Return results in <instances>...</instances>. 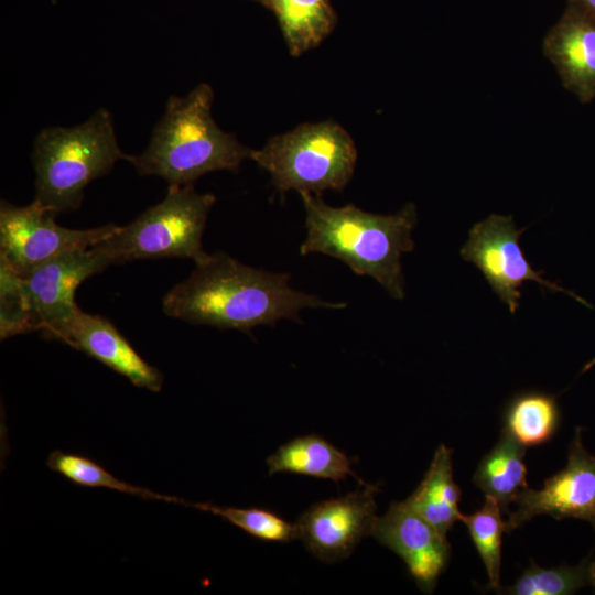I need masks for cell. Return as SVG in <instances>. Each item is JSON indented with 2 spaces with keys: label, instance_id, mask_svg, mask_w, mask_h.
Wrapping results in <instances>:
<instances>
[{
  "label": "cell",
  "instance_id": "1",
  "mask_svg": "<svg viewBox=\"0 0 595 595\" xmlns=\"http://www.w3.org/2000/svg\"><path fill=\"white\" fill-rule=\"evenodd\" d=\"M195 264L190 277L164 295L165 315L249 334L280 320L301 322L300 313L305 309L347 306L293 289L288 273L253 268L225 252L208 255Z\"/></svg>",
  "mask_w": 595,
  "mask_h": 595
},
{
  "label": "cell",
  "instance_id": "2",
  "mask_svg": "<svg viewBox=\"0 0 595 595\" xmlns=\"http://www.w3.org/2000/svg\"><path fill=\"white\" fill-rule=\"evenodd\" d=\"M306 236L300 253H323L347 264L357 275L380 283L397 300L404 298L401 256L414 249L418 221L413 203L393 215L365 212L353 204L334 207L321 195L302 192Z\"/></svg>",
  "mask_w": 595,
  "mask_h": 595
},
{
  "label": "cell",
  "instance_id": "3",
  "mask_svg": "<svg viewBox=\"0 0 595 595\" xmlns=\"http://www.w3.org/2000/svg\"><path fill=\"white\" fill-rule=\"evenodd\" d=\"M213 88L197 84L185 97L170 96L147 149L129 155L137 173L187 186L214 171L237 172L251 149L221 130L212 117Z\"/></svg>",
  "mask_w": 595,
  "mask_h": 595
},
{
  "label": "cell",
  "instance_id": "4",
  "mask_svg": "<svg viewBox=\"0 0 595 595\" xmlns=\"http://www.w3.org/2000/svg\"><path fill=\"white\" fill-rule=\"evenodd\" d=\"M32 163L35 201L54 214L79 208L85 187L127 161L117 142L111 113L98 109L71 128L46 127L36 136Z\"/></svg>",
  "mask_w": 595,
  "mask_h": 595
},
{
  "label": "cell",
  "instance_id": "5",
  "mask_svg": "<svg viewBox=\"0 0 595 595\" xmlns=\"http://www.w3.org/2000/svg\"><path fill=\"white\" fill-rule=\"evenodd\" d=\"M357 158L351 136L332 119L299 125L271 137L250 154L279 192L315 195L343 191L354 175Z\"/></svg>",
  "mask_w": 595,
  "mask_h": 595
},
{
  "label": "cell",
  "instance_id": "6",
  "mask_svg": "<svg viewBox=\"0 0 595 595\" xmlns=\"http://www.w3.org/2000/svg\"><path fill=\"white\" fill-rule=\"evenodd\" d=\"M215 202V195L201 194L193 185H169L160 203L94 248L109 264L158 258H190L198 263L208 256L202 238Z\"/></svg>",
  "mask_w": 595,
  "mask_h": 595
},
{
  "label": "cell",
  "instance_id": "7",
  "mask_svg": "<svg viewBox=\"0 0 595 595\" xmlns=\"http://www.w3.org/2000/svg\"><path fill=\"white\" fill-rule=\"evenodd\" d=\"M55 216L35 199L26 206L1 201V257L19 275L23 277L62 255L95 247L120 227L108 224L89 229H69L56 224Z\"/></svg>",
  "mask_w": 595,
  "mask_h": 595
},
{
  "label": "cell",
  "instance_id": "8",
  "mask_svg": "<svg viewBox=\"0 0 595 595\" xmlns=\"http://www.w3.org/2000/svg\"><path fill=\"white\" fill-rule=\"evenodd\" d=\"M524 230L516 227L512 216L491 214L470 228L468 239L461 248V256L482 272L491 290L512 314L519 307L520 288L527 281L537 282L552 292H564L591 307L585 300L543 279V272L531 267L519 245Z\"/></svg>",
  "mask_w": 595,
  "mask_h": 595
},
{
  "label": "cell",
  "instance_id": "9",
  "mask_svg": "<svg viewBox=\"0 0 595 595\" xmlns=\"http://www.w3.org/2000/svg\"><path fill=\"white\" fill-rule=\"evenodd\" d=\"M508 512V533L539 515L558 520L575 518L589 522L595 530V455L582 442V428H576L570 444L567 464L544 480L541 489L527 488Z\"/></svg>",
  "mask_w": 595,
  "mask_h": 595
},
{
  "label": "cell",
  "instance_id": "10",
  "mask_svg": "<svg viewBox=\"0 0 595 595\" xmlns=\"http://www.w3.org/2000/svg\"><path fill=\"white\" fill-rule=\"evenodd\" d=\"M108 266L91 247L56 257L21 277L33 329L48 339L79 309L75 302L79 284Z\"/></svg>",
  "mask_w": 595,
  "mask_h": 595
},
{
  "label": "cell",
  "instance_id": "11",
  "mask_svg": "<svg viewBox=\"0 0 595 595\" xmlns=\"http://www.w3.org/2000/svg\"><path fill=\"white\" fill-rule=\"evenodd\" d=\"M378 487L365 485L338 498L310 507L295 522L306 549L324 562L347 558L363 538L371 536Z\"/></svg>",
  "mask_w": 595,
  "mask_h": 595
},
{
  "label": "cell",
  "instance_id": "12",
  "mask_svg": "<svg viewBox=\"0 0 595 595\" xmlns=\"http://www.w3.org/2000/svg\"><path fill=\"white\" fill-rule=\"evenodd\" d=\"M371 536L404 561L421 591L434 589L450 561L451 547L447 538L405 500L392 502L376 518Z\"/></svg>",
  "mask_w": 595,
  "mask_h": 595
},
{
  "label": "cell",
  "instance_id": "13",
  "mask_svg": "<svg viewBox=\"0 0 595 595\" xmlns=\"http://www.w3.org/2000/svg\"><path fill=\"white\" fill-rule=\"evenodd\" d=\"M48 339L63 342L113 371L125 376L132 385L158 392L164 377L148 364L111 322L80 309Z\"/></svg>",
  "mask_w": 595,
  "mask_h": 595
},
{
  "label": "cell",
  "instance_id": "14",
  "mask_svg": "<svg viewBox=\"0 0 595 595\" xmlns=\"http://www.w3.org/2000/svg\"><path fill=\"white\" fill-rule=\"evenodd\" d=\"M543 51L563 86L581 102L595 99V15L567 3L560 20L550 29Z\"/></svg>",
  "mask_w": 595,
  "mask_h": 595
},
{
  "label": "cell",
  "instance_id": "15",
  "mask_svg": "<svg viewBox=\"0 0 595 595\" xmlns=\"http://www.w3.org/2000/svg\"><path fill=\"white\" fill-rule=\"evenodd\" d=\"M273 13L291 56L317 47L332 34L338 17L331 0H250Z\"/></svg>",
  "mask_w": 595,
  "mask_h": 595
},
{
  "label": "cell",
  "instance_id": "16",
  "mask_svg": "<svg viewBox=\"0 0 595 595\" xmlns=\"http://www.w3.org/2000/svg\"><path fill=\"white\" fill-rule=\"evenodd\" d=\"M459 498L461 490L453 478L452 450L441 444L422 482L405 501L446 537L454 523L461 521Z\"/></svg>",
  "mask_w": 595,
  "mask_h": 595
},
{
  "label": "cell",
  "instance_id": "17",
  "mask_svg": "<svg viewBox=\"0 0 595 595\" xmlns=\"http://www.w3.org/2000/svg\"><path fill=\"white\" fill-rule=\"evenodd\" d=\"M351 463L344 452L315 434L293 439L267 459L270 475L288 472L336 483L348 475L357 477Z\"/></svg>",
  "mask_w": 595,
  "mask_h": 595
},
{
  "label": "cell",
  "instance_id": "18",
  "mask_svg": "<svg viewBox=\"0 0 595 595\" xmlns=\"http://www.w3.org/2000/svg\"><path fill=\"white\" fill-rule=\"evenodd\" d=\"M526 447L502 431L497 444L480 459L474 483L485 495L494 497L504 512L527 488Z\"/></svg>",
  "mask_w": 595,
  "mask_h": 595
},
{
  "label": "cell",
  "instance_id": "19",
  "mask_svg": "<svg viewBox=\"0 0 595 595\" xmlns=\"http://www.w3.org/2000/svg\"><path fill=\"white\" fill-rule=\"evenodd\" d=\"M560 418L555 396L538 390L523 391L508 403L502 431L526 448L538 446L555 435Z\"/></svg>",
  "mask_w": 595,
  "mask_h": 595
},
{
  "label": "cell",
  "instance_id": "20",
  "mask_svg": "<svg viewBox=\"0 0 595 595\" xmlns=\"http://www.w3.org/2000/svg\"><path fill=\"white\" fill-rule=\"evenodd\" d=\"M501 512L498 501L485 495V502L479 510L461 517L485 565L489 587L494 589L499 588L502 533L508 532Z\"/></svg>",
  "mask_w": 595,
  "mask_h": 595
},
{
  "label": "cell",
  "instance_id": "21",
  "mask_svg": "<svg viewBox=\"0 0 595 595\" xmlns=\"http://www.w3.org/2000/svg\"><path fill=\"white\" fill-rule=\"evenodd\" d=\"M46 464L50 469L61 474L78 486L107 488L142 498L184 504V500L182 499L161 495L147 488L128 484L115 477L102 466L98 465L86 456L73 453H64L62 451H54L50 454Z\"/></svg>",
  "mask_w": 595,
  "mask_h": 595
},
{
  "label": "cell",
  "instance_id": "22",
  "mask_svg": "<svg viewBox=\"0 0 595 595\" xmlns=\"http://www.w3.org/2000/svg\"><path fill=\"white\" fill-rule=\"evenodd\" d=\"M589 559L577 565L543 569L531 563L512 586L502 593L510 595H567L591 584Z\"/></svg>",
  "mask_w": 595,
  "mask_h": 595
},
{
  "label": "cell",
  "instance_id": "23",
  "mask_svg": "<svg viewBox=\"0 0 595 595\" xmlns=\"http://www.w3.org/2000/svg\"><path fill=\"white\" fill-rule=\"evenodd\" d=\"M184 505L219 516L250 536L271 542H290L299 539L296 523H290L278 515L260 508L220 507L208 502Z\"/></svg>",
  "mask_w": 595,
  "mask_h": 595
},
{
  "label": "cell",
  "instance_id": "24",
  "mask_svg": "<svg viewBox=\"0 0 595 595\" xmlns=\"http://www.w3.org/2000/svg\"><path fill=\"white\" fill-rule=\"evenodd\" d=\"M1 339L34 332L23 290L22 278L1 257Z\"/></svg>",
  "mask_w": 595,
  "mask_h": 595
},
{
  "label": "cell",
  "instance_id": "25",
  "mask_svg": "<svg viewBox=\"0 0 595 595\" xmlns=\"http://www.w3.org/2000/svg\"><path fill=\"white\" fill-rule=\"evenodd\" d=\"M569 3L577 6L595 15V0H569Z\"/></svg>",
  "mask_w": 595,
  "mask_h": 595
},
{
  "label": "cell",
  "instance_id": "26",
  "mask_svg": "<svg viewBox=\"0 0 595 595\" xmlns=\"http://www.w3.org/2000/svg\"><path fill=\"white\" fill-rule=\"evenodd\" d=\"M591 584L595 591V558L589 561Z\"/></svg>",
  "mask_w": 595,
  "mask_h": 595
},
{
  "label": "cell",
  "instance_id": "27",
  "mask_svg": "<svg viewBox=\"0 0 595 595\" xmlns=\"http://www.w3.org/2000/svg\"><path fill=\"white\" fill-rule=\"evenodd\" d=\"M593 366H595V357L585 364V366L582 369V372L589 370Z\"/></svg>",
  "mask_w": 595,
  "mask_h": 595
}]
</instances>
